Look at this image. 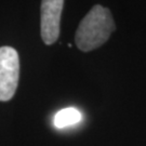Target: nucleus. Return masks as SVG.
I'll use <instances>...</instances> for the list:
<instances>
[{
    "mask_svg": "<svg viewBox=\"0 0 146 146\" xmlns=\"http://www.w3.org/2000/svg\"><path fill=\"white\" fill-rule=\"evenodd\" d=\"M115 28L110 9L96 5L81 20L75 35V42L79 50L92 51L107 41Z\"/></svg>",
    "mask_w": 146,
    "mask_h": 146,
    "instance_id": "nucleus-1",
    "label": "nucleus"
},
{
    "mask_svg": "<svg viewBox=\"0 0 146 146\" xmlns=\"http://www.w3.org/2000/svg\"><path fill=\"white\" fill-rule=\"evenodd\" d=\"M20 79V56L14 48L0 47V101H10Z\"/></svg>",
    "mask_w": 146,
    "mask_h": 146,
    "instance_id": "nucleus-2",
    "label": "nucleus"
},
{
    "mask_svg": "<svg viewBox=\"0 0 146 146\" xmlns=\"http://www.w3.org/2000/svg\"><path fill=\"white\" fill-rule=\"evenodd\" d=\"M63 8V0H43L41 2L40 33L42 41L48 46L58 39Z\"/></svg>",
    "mask_w": 146,
    "mask_h": 146,
    "instance_id": "nucleus-3",
    "label": "nucleus"
},
{
    "mask_svg": "<svg viewBox=\"0 0 146 146\" xmlns=\"http://www.w3.org/2000/svg\"><path fill=\"white\" fill-rule=\"evenodd\" d=\"M82 119V115L77 108L67 107L58 111L54 116V125L56 128H65L68 125H73L80 122Z\"/></svg>",
    "mask_w": 146,
    "mask_h": 146,
    "instance_id": "nucleus-4",
    "label": "nucleus"
}]
</instances>
